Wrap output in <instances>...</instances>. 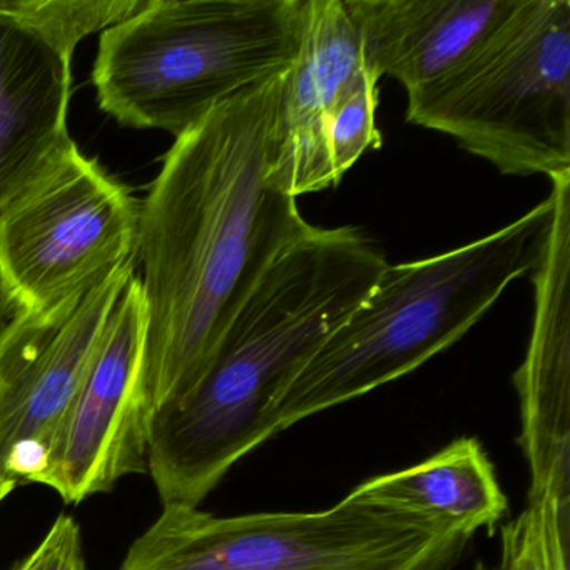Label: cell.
<instances>
[{
    "instance_id": "cell-1",
    "label": "cell",
    "mask_w": 570,
    "mask_h": 570,
    "mask_svg": "<svg viewBox=\"0 0 570 570\" xmlns=\"http://www.w3.org/2000/svg\"><path fill=\"white\" fill-rule=\"evenodd\" d=\"M279 82L239 92L176 138L139 205L151 419L195 389L269 266L312 228L268 181Z\"/></svg>"
},
{
    "instance_id": "cell-2",
    "label": "cell",
    "mask_w": 570,
    "mask_h": 570,
    "mask_svg": "<svg viewBox=\"0 0 570 570\" xmlns=\"http://www.w3.org/2000/svg\"><path fill=\"white\" fill-rule=\"evenodd\" d=\"M552 213L549 195L492 235L386 266L375 288L279 396L276 432L402 379L463 338L510 283L535 268Z\"/></svg>"
},
{
    "instance_id": "cell-3",
    "label": "cell",
    "mask_w": 570,
    "mask_h": 570,
    "mask_svg": "<svg viewBox=\"0 0 570 570\" xmlns=\"http://www.w3.org/2000/svg\"><path fill=\"white\" fill-rule=\"evenodd\" d=\"M305 0H146L102 32L92 85L119 125L179 138L295 61Z\"/></svg>"
},
{
    "instance_id": "cell-4",
    "label": "cell",
    "mask_w": 570,
    "mask_h": 570,
    "mask_svg": "<svg viewBox=\"0 0 570 570\" xmlns=\"http://www.w3.org/2000/svg\"><path fill=\"white\" fill-rule=\"evenodd\" d=\"M406 121L502 175L570 171V0H519L460 65L406 92Z\"/></svg>"
},
{
    "instance_id": "cell-5",
    "label": "cell",
    "mask_w": 570,
    "mask_h": 570,
    "mask_svg": "<svg viewBox=\"0 0 570 570\" xmlns=\"http://www.w3.org/2000/svg\"><path fill=\"white\" fill-rule=\"evenodd\" d=\"M470 539L352 495L320 512L163 505L119 570H452Z\"/></svg>"
},
{
    "instance_id": "cell-6",
    "label": "cell",
    "mask_w": 570,
    "mask_h": 570,
    "mask_svg": "<svg viewBox=\"0 0 570 570\" xmlns=\"http://www.w3.org/2000/svg\"><path fill=\"white\" fill-rule=\"evenodd\" d=\"M139 203L79 155L0 223V272L19 308L51 315L138 258Z\"/></svg>"
},
{
    "instance_id": "cell-7",
    "label": "cell",
    "mask_w": 570,
    "mask_h": 570,
    "mask_svg": "<svg viewBox=\"0 0 570 570\" xmlns=\"http://www.w3.org/2000/svg\"><path fill=\"white\" fill-rule=\"evenodd\" d=\"M138 258L51 315L0 326V480L39 483L56 433Z\"/></svg>"
},
{
    "instance_id": "cell-8",
    "label": "cell",
    "mask_w": 570,
    "mask_h": 570,
    "mask_svg": "<svg viewBox=\"0 0 570 570\" xmlns=\"http://www.w3.org/2000/svg\"><path fill=\"white\" fill-rule=\"evenodd\" d=\"M146 313L138 275L122 289L56 433L42 485L66 503L148 473L151 410L142 386Z\"/></svg>"
},
{
    "instance_id": "cell-9",
    "label": "cell",
    "mask_w": 570,
    "mask_h": 570,
    "mask_svg": "<svg viewBox=\"0 0 570 570\" xmlns=\"http://www.w3.org/2000/svg\"><path fill=\"white\" fill-rule=\"evenodd\" d=\"M550 181L552 219L532 269V335L513 383L529 502L552 499L570 509V171Z\"/></svg>"
},
{
    "instance_id": "cell-10",
    "label": "cell",
    "mask_w": 570,
    "mask_h": 570,
    "mask_svg": "<svg viewBox=\"0 0 570 570\" xmlns=\"http://www.w3.org/2000/svg\"><path fill=\"white\" fill-rule=\"evenodd\" d=\"M71 61L0 0V223L81 155L68 122Z\"/></svg>"
},
{
    "instance_id": "cell-11",
    "label": "cell",
    "mask_w": 570,
    "mask_h": 570,
    "mask_svg": "<svg viewBox=\"0 0 570 570\" xmlns=\"http://www.w3.org/2000/svg\"><path fill=\"white\" fill-rule=\"evenodd\" d=\"M365 68L343 0H305L298 52L279 82L269 185L296 199L335 188L325 129L346 89Z\"/></svg>"
},
{
    "instance_id": "cell-12",
    "label": "cell",
    "mask_w": 570,
    "mask_h": 570,
    "mask_svg": "<svg viewBox=\"0 0 570 570\" xmlns=\"http://www.w3.org/2000/svg\"><path fill=\"white\" fill-rule=\"evenodd\" d=\"M519 0H343L370 71L406 92L452 71Z\"/></svg>"
},
{
    "instance_id": "cell-13",
    "label": "cell",
    "mask_w": 570,
    "mask_h": 570,
    "mask_svg": "<svg viewBox=\"0 0 570 570\" xmlns=\"http://www.w3.org/2000/svg\"><path fill=\"white\" fill-rule=\"evenodd\" d=\"M348 495L469 537L493 530L509 510L495 466L472 436L456 439L419 465L373 476Z\"/></svg>"
},
{
    "instance_id": "cell-14",
    "label": "cell",
    "mask_w": 570,
    "mask_h": 570,
    "mask_svg": "<svg viewBox=\"0 0 570 570\" xmlns=\"http://www.w3.org/2000/svg\"><path fill=\"white\" fill-rule=\"evenodd\" d=\"M569 546L570 509L552 499L529 502L503 527L497 563L475 570H569Z\"/></svg>"
},
{
    "instance_id": "cell-15",
    "label": "cell",
    "mask_w": 570,
    "mask_h": 570,
    "mask_svg": "<svg viewBox=\"0 0 570 570\" xmlns=\"http://www.w3.org/2000/svg\"><path fill=\"white\" fill-rule=\"evenodd\" d=\"M4 4L72 58L82 39L141 11L146 0H4Z\"/></svg>"
},
{
    "instance_id": "cell-16",
    "label": "cell",
    "mask_w": 570,
    "mask_h": 570,
    "mask_svg": "<svg viewBox=\"0 0 570 570\" xmlns=\"http://www.w3.org/2000/svg\"><path fill=\"white\" fill-rule=\"evenodd\" d=\"M379 81L366 66L330 116L325 129V149L333 186L342 181L343 176L366 151L382 146V135L375 122Z\"/></svg>"
},
{
    "instance_id": "cell-17",
    "label": "cell",
    "mask_w": 570,
    "mask_h": 570,
    "mask_svg": "<svg viewBox=\"0 0 570 570\" xmlns=\"http://www.w3.org/2000/svg\"><path fill=\"white\" fill-rule=\"evenodd\" d=\"M11 570H89L81 527L62 513L39 546Z\"/></svg>"
},
{
    "instance_id": "cell-18",
    "label": "cell",
    "mask_w": 570,
    "mask_h": 570,
    "mask_svg": "<svg viewBox=\"0 0 570 570\" xmlns=\"http://www.w3.org/2000/svg\"><path fill=\"white\" fill-rule=\"evenodd\" d=\"M19 303L8 279L0 272V326L6 325L19 312Z\"/></svg>"
},
{
    "instance_id": "cell-19",
    "label": "cell",
    "mask_w": 570,
    "mask_h": 570,
    "mask_svg": "<svg viewBox=\"0 0 570 570\" xmlns=\"http://www.w3.org/2000/svg\"><path fill=\"white\" fill-rule=\"evenodd\" d=\"M18 487V483L11 482V480H0V503L4 502Z\"/></svg>"
}]
</instances>
